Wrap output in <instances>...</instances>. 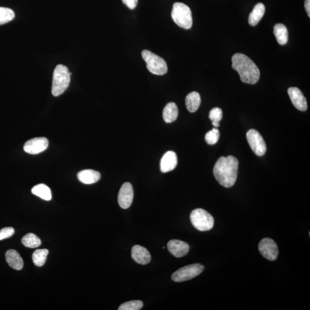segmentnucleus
Segmentation results:
<instances>
[{
	"instance_id": "nucleus-13",
	"label": "nucleus",
	"mask_w": 310,
	"mask_h": 310,
	"mask_svg": "<svg viewBox=\"0 0 310 310\" xmlns=\"http://www.w3.org/2000/svg\"><path fill=\"white\" fill-rule=\"evenodd\" d=\"M168 251L176 258H182L189 252L190 246L187 243L179 240H171L167 244Z\"/></svg>"
},
{
	"instance_id": "nucleus-7",
	"label": "nucleus",
	"mask_w": 310,
	"mask_h": 310,
	"mask_svg": "<svg viewBox=\"0 0 310 310\" xmlns=\"http://www.w3.org/2000/svg\"><path fill=\"white\" fill-rule=\"evenodd\" d=\"M204 269V266L200 264L187 265L175 271L172 275L171 278L175 282H183L196 277L201 274Z\"/></svg>"
},
{
	"instance_id": "nucleus-22",
	"label": "nucleus",
	"mask_w": 310,
	"mask_h": 310,
	"mask_svg": "<svg viewBox=\"0 0 310 310\" xmlns=\"http://www.w3.org/2000/svg\"><path fill=\"white\" fill-rule=\"evenodd\" d=\"M31 192L34 195L39 196L44 200H50L52 199L51 190L45 184H37L33 188Z\"/></svg>"
},
{
	"instance_id": "nucleus-10",
	"label": "nucleus",
	"mask_w": 310,
	"mask_h": 310,
	"mask_svg": "<svg viewBox=\"0 0 310 310\" xmlns=\"http://www.w3.org/2000/svg\"><path fill=\"white\" fill-rule=\"evenodd\" d=\"M49 140L46 137H36L28 140L24 146V151L31 155H36L48 148Z\"/></svg>"
},
{
	"instance_id": "nucleus-18",
	"label": "nucleus",
	"mask_w": 310,
	"mask_h": 310,
	"mask_svg": "<svg viewBox=\"0 0 310 310\" xmlns=\"http://www.w3.org/2000/svg\"><path fill=\"white\" fill-rule=\"evenodd\" d=\"M178 114L179 111L177 105L174 102H170L165 106L163 112V116L166 123H171L177 120Z\"/></svg>"
},
{
	"instance_id": "nucleus-6",
	"label": "nucleus",
	"mask_w": 310,
	"mask_h": 310,
	"mask_svg": "<svg viewBox=\"0 0 310 310\" xmlns=\"http://www.w3.org/2000/svg\"><path fill=\"white\" fill-rule=\"evenodd\" d=\"M190 220L194 228L202 231H209L213 228V217L202 209L194 210L190 214Z\"/></svg>"
},
{
	"instance_id": "nucleus-21",
	"label": "nucleus",
	"mask_w": 310,
	"mask_h": 310,
	"mask_svg": "<svg viewBox=\"0 0 310 310\" xmlns=\"http://www.w3.org/2000/svg\"><path fill=\"white\" fill-rule=\"evenodd\" d=\"M274 33L277 41L280 45H286L289 40V33L287 28L283 24H276Z\"/></svg>"
},
{
	"instance_id": "nucleus-31",
	"label": "nucleus",
	"mask_w": 310,
	"mask_h": 310,
	"mask_svg": "<svg viewBox=\"0 0 310 310\" xmlns=\"http://www.w3.org/2000/svg\"><path fill=\"white\" fill-rule=\"evenodd\" d=\"M305 7L308 16L310 17V0H305Z\"/></svg>"
},
{
	"instance_id": "nucleus-20",
	"label": "nucleus",
	"mask_w": 310,
	"mask_h": 310,
	"mask_svg": "<svg viewBox=\"0 0 310 310\" xmlns=\"http://www.w3.org/2000/svg\"><path fill=\"white\" fill-rule=\"evenodd\" d=\"M185 102L188 111L192 113L196 112L201 103L199 94L196 92L190 93L187 96Z\"/></svg>"
},
{
	"instance_id": "nucleus-23",
	"label": "nucleus",
	"mask_w": 310,
	"mask_h": 310,
	"mask_svg": "<svg viewBox=\"0 0 310 310\" xmlns=\"http://www.w3.org/2000/svg\"><path fill=\"white\" fill-rule=\"evenodd\" d=\"M49 250L47 249H37L33 253L32 259L33 264L37 267H42L45 264Z\"/></svg>"
},
{
	"instance_id": "nucleus-5",
	"label": "nucleus",
	"mask_w": 310,
	"mask_h": 310,
	"mask_svg": "<svg viewBox=\"0 0 310 310\" xmlns=\"http://www.w3.org/2000/svg\"><path fill=\"white\" fill-rule=\"evenodd\" d=\"M142 55L150 73L158 76H163L167 73V65L163 59L146 49L143 50Z\"/></svg>"
},
{
	"instance_id": "nucleus-24",
	"label": "nucleus",
	"mask_w": 310,
	"mask_h": 310,
	"mask_svg": "<svg viewBox=\"0 0 310 310\" xmlns=\"http://www.w3.org/2000/svg\"><path fill=\"white\" fill-rule=\"evenodd\" d=\"M21 243L29 248H36L41 245V241L39 237L33 233H28L23 237Z\"/></svg>"
},
{
	"instance_id": "nucleus-12",
	"label": "nucleus",
	"mask_w": 310,
	"mask_h": 310,
	"mask_svg": "<svg viewBox=\"0 0 310 310\" xmlns=\"http://www.w3.org/2000/svg\"><path fill=\"white\" fill-rule=\"evenodd\" d=\"M291 101L295 107L300 111H306L308 109L306 98L300 90L295 87H291L288 90Z\"/></svg>"
},
{
	"instance_id": "nucleus-4",
	"label": "nucleus",
	"mask_w": 310,
	"mask_h": 310,
	"mask_svg": "<svg viewBox=\"0 0 310 310\" xmlns=\"http://www.w3.org/2000/svg\"><path fill=\"white\" fill-rule=\"evenodd\" d=\"M171 17L178 26L184 29H190L193 26L192 11L183 3H175L171 12Z\"/></svg>"
},
{
	"instance_id": "nucleus-19",
	"label": "nucleus",
	"mask_w": 310,
	"mask_h": 310,
	"mask_svg": "<svg viewBox=\"0 0 310 310\" xmlns=\"http://www.w3.org/2000/svg\"><path fill=\"white\" fill-rule=\"evenodd\" d=\"M265 5L262 3H259L256 5L251 13L249 15L248 22L250 26H256L261 20L265 14Z\"/></svg>"
},
{
	"instance_id": "nucleus-29",
	"label": "nucleus",
	"mask_w": 310,
	"mask_h": 310,
	"mask_svg": "<svg viewBox=\"0 0 310 310\" xmlns=\"http://www.w3.org/2000/svg\"><path fill=\"white\" fill-rule=\"evenodd\" d=\"M15 230L13 228L8 227L2 228L0 230V241L8 239L13 236Z\"/></svg>"
},
{
	"instance_id": "nucleus-8",
	"label": "nucleus",
	"mask_w": 310,
	"mask_h": 310,
	"mask_svg": "<svg viewBox=\"0 0 310 310\" xmlns=\"http://www.w3.org/2000/svg\"><path fill=\"white\" fill-rule=\"evenodd\" d=\"M246 138L250 148L256 155L261 156L265 154L267 151V146L258 131L250 130L246 133Z\"/></svg>"
},
{
	"instance_id": "nucleus-9",
	"label": "nucleus",
	"mask_w": 310,
	"mask_h": 310,
	"mask_svg": "<svg viewBox=\"0 0 310 310\" xmlns=\"http://www.w3.org/2000/svg\"><path fill=\"white\" fill-rule=\"evenodd\" d=\"M259 250L261 255L269 261H274L277 258L278 250L277 244L269 238H265L260 242Z\"/></svg>"
},
{
	"instance_id": "nucleus-1",
	"label": "nucleus",
	"mask_w": 310,
	"mask_h": 310,
	"mask_svg": "<svg viewBox=\"0 0 310 310\" xmlns=\"http://www.w3.org/2000/svg\"><path fill=\"white\" fill-rule=\"evenodd\" d=\"M239 161L233 156L221 157L215 164L213 174L216 180L222 186L232 187L237 180Z\"/></svg>"
},
{
	"instance_id": "nucleus-15",
	"label": "nucleus",
	"mask_w": 310,
	"mask_h": 310,
	"mask_svg": "<svg viewBox=\"0 0 310 310\" xmlns=\"http://www.w3.org/2000/svg\"><path fill=\"white\" fill-rule=\"evenodd\" d=\"M177 164L178 158L176 153L173 151H168L161 160V170L163 173H166L174 170Z\"/></svg>"
},
{
	"instance_id": "nucleus-14",
	"label": "nucleus",
	"mask_w": 310,
	"mask_h": 310,
	"mask_svg": "<svg viewBox=\"0 0 310 310\" xmlns=\"http://www.w3.org/2000/svg\"><path fill=\"white\" fill-rule=\"evenodd\" d=\"M131 258L138 264L146 265L151 261V256L148 250L145 247L134 245L131 248Z\"/></svg>"
},
{
	"instance_id": "nucleus-30",
	"label": "nucleus",
	"mask_w": 310,
	"mask_h": 310,
	"mask_svg": "<svg viewBox=\"0 0 310 310\" xmlns=\"http://www.w3.org/2000/svg\"><path fill=\"white\" fill-rule=\"evenodd\" d=\"M122 1L130 9L135 8L138 2V0H122Z\"/></svg>"
},
{
	"instance_id": "nucleus-27",
	"label": "nucleus",
	"mask_w": 310,
	"mask_h": 310,
	"mask_svg": "<svg viewBox=\"0 0 310 310\" xmlns=\"http://www.w3.org/2000/svg\"><path fill=\"white\" fill-rule=\"evenodd\" d=\"M143 303L141 300H131L122 304L119 310H139L143 308Z\"/></svg>"
},
{
	"instance_id": "nucleus-25",
	"label": "nucleus",
	"mask_w": 310,
	"mask_h": 310,
	"mask_svg": "<svg viewBox=\"0 0 310 310\" xmlns=\"http://www.w3.org/2000/svg\"><path fill=\"white\" fill-rule=\"evenodd\" d=\"M15 15L11 9L0 7V25L4 24L14 20Z\"/></svg>"
},
{
	"instance_id": "nucleus-11",
	"label": "nucleus",
	"mask_w": 310,
	"mask_h": 310,
	"mask_svg": "<svg viewBox=\"0 0 310 310\" xmlns=\"http://www.w3.org/2000/svg\"><path fill=\"white\" fill-rule=\"evenodd\" d=\"M133 187L130 183L123 184L119 192L118 202L121 208L127 209L130 208L133 199Z\"/></svg>"
},
{
	"instance_id": "nucleus-17",
	"label": "nucleus",
	"mask_w": 310,
	"mask_h": 310,
	"mask_svg": "<svg viewBox=\"0 0 310 310\" xmlns=\"http://www.w3.org/2000/svg\"><path fill=\"white\" fill-rule=\"evenodd\" d=\"M78 179L84 184H91L97 182L101 178V174L98 171L93 170H85L79 172Z\"/></svg>"
},
{
	"instance_id": "nucleus-3",
	"label": "nucleus",
	"mask_w": 310,
	"mask_h": 310,
	"mask_svg": "<svg viewBox=\"0 0 310 310\" xmlns=\"http://www.w3.org/2000/svg\"><path fill=\"white\" fill-rule=\"evenodd\" d=\"M71 73L64 65H59L53 74L52 94L55 97L62 95L70 83Z\"/></svg>"
},
{
	"instance_id": "nucleus-28",
	"label": "nucleus",
	"mask_w": 310,
	"mask_h": 310,
	"mask_svg": "<svg viewBox=\"0 0 310 310\" xmlns=\"http://www.w3.org/2000/svg\"><path fill=\"white\" fill-rule=\"evenodd\" d=\"M220 131L217 128H214L212 131H210L205 135V140L209 145H214L218 142L220 139Z\"/></svg>"
},
{
	"instance_id": "nucleus-16",
	"label": "nucleus",
	"mask_w": 310,
	"mask_h": 310,
	"mask_svg": "<svg viewBox=\"0 0 310 310\" xmlns=\"http://www.w3.org/2000/svg\"><path fill=\"white\" fill-rule=\"evenodd\" d=\"M6 261L10 267L16 270H21L23 267V261L16 250H8L5 254Z\"/></svg>"
},
{
	"instance_id": "nucleus-2",
	"label": "nucleus",
	"mask_w": 310,
	"mask_h": 310,
	"mask_svg": "<svg viewBox=\"0 0 310 310\" xmlns=\"http://www.w3.org/2000/svg\"><path fill=\"white\" fill-rule=\"evenodd\" d=\"M231 61L233 68L239 73L243 82L253 84L258 82L261 72L248 56L237 53L233 56Z\"/></svg>"
},
{
	"instance_id": "nucleus-26",
	"label": "nucleus",
	"mask_w": 310,
	"mask_h": 310,
	"mask_svg": "<svg viewBox=\"0 0 310 310\" xmlns=\"http://www.w3.org/2000/svg\"><path fill=\"white\" fill-rule=\"evenodd\" d=\"M222 116V111L220 108H214L212 109L209 114V118L212 121V124L215 128L220 126V122L221 121Z\"/></svg>"
}]
</instances>
